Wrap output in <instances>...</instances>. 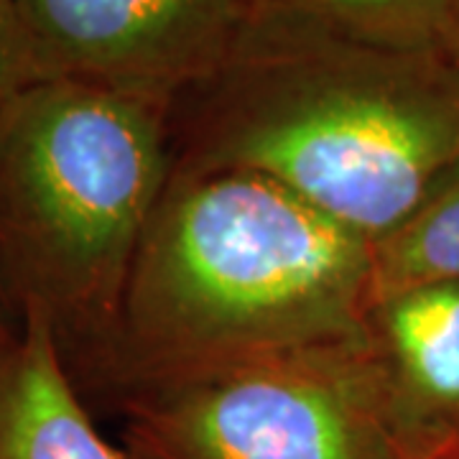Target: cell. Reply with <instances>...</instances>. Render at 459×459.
Masks as SVG:
<instances>
[{
    "label": "cell",
    "mask_w": 459,
    "mask_h": 459,
    "mask_svg": "<svg viewBox=\"0 0 459 459\" xmlns=\"http://www.w3.org/2000/svg\"><path fill=\"white\" fill-rule=\"evenodd\" d=\"M398 459H439L437 457V455H431V457H424V455H403V452H401V457Z\"/></svg>",
    "instance_id": "obj_13"
},
{
    "label": "cell",
    "mask_w": 459,
    "mask_h": 459,
    "mask_svg": "<svg viewBox=\"0 0 459 459\" xmlns=\"http://www.w3.org/2000/svg\"><path fill=\"white\" fill-rule=\"evenodd\" d=\"M439 459H459V446H452V449H446L442 455H437Z\"/></svg>",
    "instance_id": "obj_12"
},
{
    "label": "cell",
    "mask_w": 459,
    "mask_h": 459,
    "mask_svg": "<svg viewBox=\"0 0 459 459\" xmlns=\"http://www.w3.org/2000/svg\"><path fill=\"white\" fill-rule=\"evenodd\" d=\"M376 350L398 452L459 446V283H429L373 307Z\"/></svg>",
    "instance_id": "obj_6"
},
{
    "label": "cell",
    "mask_w": 459,
    "mask_h": 459,
    "mask_svg": "<svg viewBox=\"0 0 459 459\" xmlns=\"http://www.w3.org/2000/svg\"><path fill=\"white\" fill-rule=\"evenodd\" d=\"M56 329L39 304H21V327L0 329V459H131L84 411Z\"/></svg>",
    "instance_id": "obj_7"
},
{
    "label": "cell",
    "mask_w": 459,
    "mask_h": 459,
    "mask_svg": "<svg viewBox=\"0 0 459 459\" xmlns=\"http://www.w3.org/2000/svg\"><path fill=\"white\" fill-rule=\"evenodd\" d=\"M446 56L459 66V0H449V26H446Z\"/></svg>",
    "instance_id": "obj_11"
},
{
    "label": "cell",
    "mask_w": 459,
    "mask_h": 459,
    "mask_svg": "<svg viewBox=\"0 0 459 459\" xmlns=\"http://www.w3.org/2000/svg\"><path fill=\"white\" fill-rule=\"evenodd\" d=\"M370 312L368 238L258 171L179 164L115 332L135 380L358 337Z\"/></svg>",
    "instance_id": "obj_2"
},
{
    "label": "cell",
    "mask_w": 459,
    "mask_h": 459,
    "mask_svg": "<svg viewBox=\"0 0 459 459\" xmlns=\"http://www.w3.org/2000/svg\"><path fill=\"white\" fill-rule=\"evenodd\" d=\"M33 80L39 74L16 8L11 0H0V105Z\"/></svg>",
    "instance_id": "obj_10"
},
{
    "label": "cell",
    "mask_w": 459,
    "mask_h": 459,
    "mask_svg": "<svg viewBox=\"0 0 459 459\" xmlns=\"http://www.w3.org/2000/svg\"><path fill=\"white\" fill-rule=\"evenodd\" d=\"M39 80L65 77L174 100L228 65L246 0H11Z\"/></svg>",
    "instance_id": "obj_5"
},
{
    "label": "cell",
    "mask_w": 459,
    "mask_h": 459,
    "mask_svg": "<svg viewBox=\"0 0 459 459\" xmlns=\"http://www.w3.org/2000/svg\"><path fill=\"white\" fill-rule=\"evenodd\" d=\"M171 100L44 77L0 105V255L56 327L115 329L169 174Z\"/></svg>",
    "instance_id": "obj_3"
},
{
    "label": "cell",
    "mask_w": 459,
    "mask_h": 459,
    "mask_svg": "<svg viewBox=\"0 0 459 459\" xmlns=\"http://www.w3.org/2000/svg\"><path fill=\"white\" fill-rule=\"evenodd\" d=\"M131 459H398L368 329L133 380Z\"/></svg>",
    "instance_id": "obj_4"
},
{
    "label": "cell",
    "mask_w": 459,
    "mask_h": 459,
    "mask_svg": "<svg viewBox=\"0 0 459 459\" xmlns=\"http://www.w3.org/2000/svg\"><path fill=\"white\" fill-rule=\"evenodd\" d=\"M429 283H459V166L395 228L370 240L373 307Z\"/></svg>",
    "instance_id": "obj_8"
},
{
    "label": "cell",
    "mask_w": 459,
    "mask_h": 459,
    "mask_svg": "<svg viewBox=\"0 0 459 459\" xmlns=\"http://www.w3.org/2000/svg\"><path fill=\"white\" fill-rule=\"evenodd\" d=\"M247 13L394 51L446 54L449 0H246Z\"/></svg>",
    "instance_id": "obj_9"
},
{
    "label": "cell",
    "mask_w": 459,
    "mask_h": 459,
    "mask_svg": "<svg viewBox=\"0 0 459 459\" xmlns=\"http://www.w3.org/2000/svg\"><path fill=\"white\" fill-rule=\"evenodd\" d=\"M181 164L283 184L376 240L459 166V66L247 13Z\"/></svg>",
    "instance_id": "obj_1"
}]
</instances>
